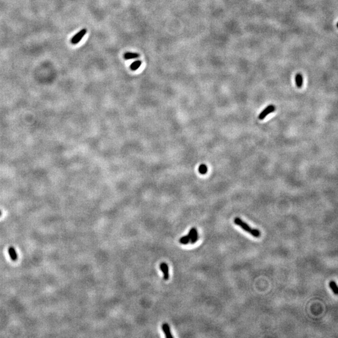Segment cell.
I'll return each instance as SVG.
<instances>
[{
    "label": "cell",
    "mask_w": 338,
    "mask_h": 338,
    "mask_svg": "<svg viewBox=\"0 0 338 338\" xmlns=\"http://www.w3.org/2000/svg\"><path fill=\"white\" fill-rule=\"evenodd\" d=\"M296 83L297 87L298 88H301L303 86V76L301 74H297L296 76Z\"/></svg>",
    "instance_id": "8"
},
{
    "label": "cell",
    "mask_w": 338,
    "mask_h": 338,
    "mask_svg": "<svg viewBox=\"0 0 338 338\" xmlns=\"http://www.w3.org/2000/svg\"><path fill=\"white\" fill-rule=\"evenodd\" d=\"M198 239H199V234H198L197 231V229H196L195 231V232H194V233H193L192 238L191 239V240H190V242H191V244H195V243L197 241Z\"/></svg>",
    "instance_id": "11"
},
{
    "label": "cell",
    "mask_w": 338,
    "mask_h": 338,
    "mask_svg": "<svg viewBox=\"0 0 338 338\" xmlns=\"http://www.w3.org/2000/svg\"><path fill=\"white\" fill-rule=\"evenodd\" d=\"M8 253L9 255L10 256V258L11 259V260H16L18 259V256H17V254H16V252L15 249V248L13 247H10L8 249Z\"/></svg>",
    "instance_id": "6"
},
{
    "label": "cell",
    "mask_w": 338,
    "mask_h": 338,
    "mask_svg": "<svg viewBox=\"0 0 338 338\" xmlns=\"http://www.w3.org/2000/svg\"><path fill=\"white\" fill-rule=\"evenodd\" d=\"M207 170H208V169H207V167L205 165L202 164V165H200L199 166V172L200 174H206V173L207 172Z\"/></svg>",
    "instance_id": "12"
},
{
    "label": "cell",
    "mask_w": 338,
    "mask_h": 338,
    "mask_svg": "<svg viewBox=\"0 0 338 338\" xmlns=\"http://www.w3.org/2000/svg\"><path fill=\"white\" fill-rule=\"evenodd\" d=\"M162 330L164 331V333H165L166 337H171V338L174 337V336H172V334H171L170 326H169V325L168 324L164 323V324H162Z\"/></svg>",
    "instance_id": "5"
},
{
    "label": "cell",
    "mask_w": 338,
    "mask_h": 338,
    "mask_svg": "<svg viewBox=\"0 0 338 338\" xmlns=\"http://www.w3.org/2000/svg\"><path fill=\"white\" fill-rule=\"evenodd\" d=\"M86 33H87L86 29L82 30L80 31H79L77 34H76L73 38H72V39L71 40V43L73 44H78L81 41V40L83 38V37L85 35V34H86Z\"/></svg>",
    "instance_id": "3"
},
{
    "label": "cell",
    "mask_w": 338,
    "mask_h": 338,
    "mask_svg": "<svg viewBox=\"0 0 338 338\" xmlns=\"http://www.w3.org/2000/svg\"><path fill=\"white\" fill-rule=\"evenodd\" d=\"M160 270L164 273V280L167 281L169 278V267L168 265L165 262L162 263L160 265Z\"/></svg>",
    "instance_id": "4"
},
{
    "label": "cell",
    "mask_w": 338,
    "mask_h": 338,
    "mask_svg": "<svg viewBox=\"0 0 338 338\" xmlns=\"http://www.w3.org/2000/svg\"><path fill=\"white\" fill-rule=\"evenodd\" d=\"M275 110H276V107L273 105H270L265 108L263 111H261V113L258 116V118L259 120H263L265 118V116L270 114V113L274 111Z\"/></svg>",
    "instance_id": "2"
},
{
    "label": "cell",
    "mask_w": 338,
    "mask_h": 338,
    "mask_svg": "<svg viewBox=\"0 0 338 338\" xmlns=\"http://www.w3.org/2000/svg\"><path fill=\"white\" fill-rule=\"evenodd\" d=\"M330 287L331 288V289L332 290V291L334 293V294L337 295L338 294V288H337L336 283L334 281H332L330 282Z\"/></svg>",
    "instance_id": "10"
},
{
    "label": "cell",
    "mask_w": 338,
    "mask_h": 338,
    "mask_svg": "<svg viewBox=\"0 0 338 338\" xmlns=\"http://www.w3.org/2000/svg\"><path fill=\"white\" fill-rule=\"evenodd\" d=\"M179 242L182 244H188L189 242H190V239H189L187 237V236H184V237H182L180 238V240H179Z\"/></svg>",
    "instance_id": "13"
},
{
    "label": "cell",
    "mask_w": 338,
    "mask_h": 338,
    "mask_svg": "<svg viewBox=\"0 0 338 338\" xmlns=\"http://www.w3.org/2000/svg\"><path fill=\"white\" fill-rule=\"evenodd\" d=\"M139 55L136 53H132V52H127L124 54V58L125 60H131L135 59L139 57Z\"/></svg>",
    "instance_id": "7"
},
{
    "label": "cell",
    "mask_w": 338,
    "mask_h": 338,
    "mask_svg": "<svg viewBox=\"0 0 338 338\" xmlns=\"http://www.w3.org/2000/svg\"><path fill=\"white\" fill-rule=\"evenodd\" d=\"M141 65H142L141 61H140V60L135 61L133 63V64H132L131 65H130V69L133 71L137 70L139 68V67L141 66Z\"/></svg>",
    "instance_id": "9"
},
{
    "label": "cell",
    "mask_w": 338,
    "mask_h": 338,
    "mask_svg": "<svg viewBox=\"0 0 338 338\" xmlns=\"http://www.w3.org/2000/svg\"><path fill=\"white\" fill-rule=\"evenodd\" d=\"M234 221L235 224L240 226L244 231L249 233L252 236L255 237H259L260 236V232L259 230L251 228L249 225L242 220L239 217H236Z\"/></svg>",
    "instance_id": "1"
},
{
    "label": "cell",
    "mask_w": 338,
    "mask_h": 338,
    "mask_svg": "<svg viewBox=\"0 0 338 338\" xmlns=\"http://www.w3.org/2000/svg\"><path fill=\"white\" fill-rule=\"evenodd\" d=\"M1 212L0 211V216H1Z\"/></svg>",
    "instance_id": "14"
}]
</instances>
